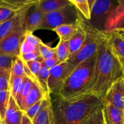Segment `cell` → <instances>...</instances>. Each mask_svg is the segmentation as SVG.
Instances as JSON below:
<instances>
[{"label":"cell","mask_w":124,"mask_h":124,"mask_svg":"<svg viewBox=\"0 0 124 124\" xmlns=\"http://www.w3.org/2000/svg\"><path fill=\"white\" fill-rule=\"evenodd\" d=\"M49 69L42 64L38 77L37 79V84L42 91L47 94H50L48 88V80L49 77Z\"/></svg>","instance_id":"25"},{"label":"cell","mask_w":124,"mask_h":124,"mask_svg":"<svg viewBox=\"0 0 124 124\" xmlns=\"http://www.w3.org/2000/svg\"><path fill=\"white\" fill-rule=\"evenodd\" d=\"M27 10L16 13L9 19L0 24V42L13 32L18 26L24 23Z\"/></svg>","instance_id":"12"},{"label":"cell","mask_w":124,"mask_h":124,"mask_svg":"<svg viewBox=\"0 0 124 124\" xmlns=\"http://www.w3.org/2000/svg\"><path fill=\"white\" fill-rule=\"evenodd\" d=\"M124 75V66L110 52L105 39L97 51L93 75L87 93L102 98L111 85Z\"/></svg>","instance_id":"2"},{"label":"cell","mask_w":124,"mask_h":124,"mask_svg":"<svg viewBox=\"0 0 124 124\" xmlns=\"http://www.w3.org/2000/svg\"><path fill=\"white\" fill-rule=\"evenodd\" d=\"M0 119H1V118H0Z\"/></svg>","instance_id":"41"},{"label":"cell","mask_w":124,"mask_h":124,"mask_svg":"<svg viewBox=\"0 0 124 124\" xmlns=\"http://www.w3.org/2000/svg\"><path fill=\"white\" fill-rule=\"evenodd\" d=\"M21 124H33L31 120H30V119L27 117V116L24 113V115L23 116V117H22Z\"/></svg>","instance_id":"38"},{"label":"cell","mask_w":124,"mask_h":124,"mask_svg":"<svg viewBox=\"0 0 124 124\" xmlns=\"http://www.w3.org/2000/svg\"><path fill=\"white\" fill-rule=\"evenodd\" d=\"M24 78L17 77L10 73L9 80V91L10 94L15 100L17 95L19 93L20 88L23 84Z\"/></svg>","instance_id":"28"},{"label":"cell","mask_w":124,"mask_h":124,"mask_svg":"<svg viewBox=\"0 0 124 124\" xmlns=\"http://www.w3.org/2000/svg\"><path fill=\"white\" fill-rule=\"evenodd\" d=\"M85 37V33L79 22L78 18L76 30L75 34L69 41V53H70L69 58L76 54L80 50L83 45Z\"/></svg>","instance_id":"18"},{"label":"cell","mask_w":124,"mask_h":124,"mask_svg":"<svg viewBox=\"0 0 124 124\" xmlns=\"http://www.w3.org/2000/svg\"><path fill=\"white\" fill-rule=\"evenodd\" d=\"M59 64H60V63L59 62V61L58 60L56 56L52 58H50V59L44 60V61L42 62V64H43L44 66L48 68L49 70Z\"/></svg>","instance_id":"37"},{"label":"cell","mask_w":124,"mask_h":124,"mask_svg":"<svg viewBox=\"0 0 124 124\" xmlns=\"http://www.w3.org/2000/svg\"><path fill=\"white\" fill-rule=\"evenodd\" d=\"M102 110L105 124H124V110L106 103H103Z\"/></svg>","instance_id":"15"},{"label":"cell","mask_w":124,"mask_h":124,"mask_svg":"<svg viewBox=\"0 0 124 124\" xmlns=\"http://www.w3.org/2000/svg\"><path fill=\"white\" fill-rule=\"evenodd\" d=\"M124 1H117L105 22L103 31L108 33L115 30H124Z\"/></svg>","instance_id":"11"},{"label":"cell","mask_w":124,"mask_h":124,"mask_svg":"<svg viewBox=\"0 0 124 124\" xmlns=\"http://www.w3.org/2000/svg\"><path fill=\"white\" fill-rule=\"evenodd\" d=\"M103 103L124 110V76L111 85L102 98Z\"/></svg>","instance_id":"9"},{"label":"cell","mask_w":124,"mask_h":124,"mask_svg":"<svg viewBox=\"0 0 124 124\" xmlns=\"http://www.w3.org/2000/svg\"><path fill=\"white\" fill-rule=\"evenodd\" d=\"M11 70L0 69V91L9 90Z\"/></svg>","instance_id":"32"},{"label":"cell","mask_w":124,"mask_h":124,"mask_svg":"<svg viewBox=\"0 0 124 124\" xmlns=\"http://www.w3.org/2000/svg\"><path fill=\"white\" fill-rule=\"evenodd\" d=\"M23 24L24 23L18 26L0 42V54L19 56L21 45L26 32Z\"/></svg>","instance_id":"7"},{"label":"cell","mask_w":124,"mask_h":124,"mask_svg":"<svg viewBox=\"0 0 124 124\" xmlns=\"http://www.w3.org/2000/svg\"><path fill=\"white\" fill-rule=\"evenodd\" d=\"M32 10L29 8L24 21V27L25 31L33 33L38 30L40 23L42 21L44 14L42 13L35 5L31 7Z\"/></svg>","instance_id":"14"},{"label":"cell","mask_w":124,"mask_h":124,"mask_svg":"<svg viewBox=\"0 0 124 124\" xmlns=\"http://www.w3.org/2000/svg\"><path fill=\"white\" fill-rule=\"evenodd\" d=\"M78 20L85 33L84 41L80 50L73 56L70 57L67 61L75 67L86 59L95 55L102 42L106 39L107 33L98 30L86 19L77 10Z\"/></svg>","instance_id":"4"},{"label":"cell","mask_w":124,"mask_h":124,"mask_svg":"<svg viewBox=\"0 0 124 124\" xmlns=\"http://www.w3.org/2000/svg\"><path fill=\"white\" fill-rule=\"evenodd\" d=\"M56 48V54L59 63L67 61L70 53L69 48V41L59 40Z\"/></svg>","instance_id":"26"},{"label":"cell","mask_w":124,"mask_h":124,"mask_svg":"<svg viewBox=\"0 0 124 124\" xmlns=\"http://www.w3.org/2000/svg\"><path fill=\"white\" fill-rule=\"evenodd\" d=\"M24 68L23 61L19 58V57H17L12 62L10 73L17 77L24 78L25 76Z\"/></svg>","instance_id":"29"},{"label":"cell","mask_w":124,"mask_h":124,"mask_svg":"<svg viewBox=\"0 0 124 124\" xmlns=\"http://www.w3.org/2000/svg\"><path fill=\"white\" fill-rule=\"evenodd\" d=\"M76 67L65 61L49 70L48 88L50 94L58 95L64 81Z\"/></svg>","instance_id":"6"},{"label":"cell","mask_w":124,"mask_h":124,"mask_svg":"<svg viewBox=\"0 0 124 124\" xmlns=\"http://www.w3.org/2000/svg\"><path fill=\"white\" fill-rule=\"evenodd\" d=\"M24 62L25 63L27 67L29 68L31 75L34 76L35 79H36V82H37L38 77L40 69L42 66V63L38 61H28Z\"/></svg>","instance_id":"35"},{"label":"cell","mask_w":124,"mask_h":124,"mask_svg":"<svg viewBox=\"0 0 124 124\" xmlns=\"http://www.w3.org/2000/svg\"><path fill=\"white\" fill-rule=\"evenodd\" d=\"M105 124V122H104V124Z\"/></svg>","instance_id":"40"},{"label":"cell","mask_w":124,"mask_h":124,"mask_svg":"<svg viewBox=\"0 0 124 124\" xmlns=\"http://www.w3.org/2000/svg\"><path fill=\"white\" fill-rule=\"evenodd\" d=\"M51 104V98L50 97L44 98L41 99L30 107L24 112V113L27 116V117L32 121L34 117L46 107L48 106Z\"/></svg>","instance_id":"23"},{"label":"cell","mask_w":124,"mask_h":124,"mask_svg":"<svg viewBox=\"0 0 124 124\" xmlns=\"http://www.w3.org/2000/svg\"><path fill=\"white\" fill-rule=\"evenodd\" d=\"M78 18L77 9L71 4L64 8L44 15L38 30H53L61 25L75 24Z\"/></svg>","instance_id":"5"},{"label":"cell","mask_w":124,"mask_h":124,"mask_svg":"<svg viewBox=\"0 0 124 124\" xmlns=\"http://www.w3.org/2000/svg\"><path fill=\"white\" fill-rule=\"evenodd\" d=\"M96 58V54L77 65L64 81L58 96L69 98L87 93L93 75Z\"/></svg>","instance_id":"3"},{"label":"cell","mask_w":124,"mask_h":124,"mask_svg":"<svg viewBox=\"0 0 124 124\" xmlns=\"http://www.w3.org/2000/svg\"><path fill=\"white\" fill-rule=\"evenodd\" d=\"M39 51L41 56L44 60L50 59L56 56V48H52L45 44L43 42L39 46Z\"/></svg>","instance_id":"33"},{"label":"cell","mask_w":124,"mask_h":124,"mask_svg":"<svg viewBox=\"0 0 124 124\" xmlns=\"http://www.w3.org/2000/svg\"><path fill=\"white\" fill-rule=\"evenodd\" d=\"M38 0H0V6L6 7L15 13L27 10Z\"/></svg>","instance_id":"19"},{"label":"cell","mask_w":124,"mask_h":124,"mask_svg":"<svg viewBox=\"0 0 124 124\" xmlns=\"http://www.w3.org/2000/svg\"><path fill=\"white\" fill-rule=\"evenodd\" d=\"M24 114V111L21 110L15 99L10 94L8 106L2 123V124H21Z\"/></svg>","instance_id":"13"},{"label":"cell","mask_w":124,"mask_h":124,"mask_svg":"<svg viewBox=\"0 0 124 124\" xmlns=\"http://www.w3.org/2000/svg\"><path fill=\"white\" fill-rule=\"evenodd\" d=\"M19 57L24 62L38 61L42 63L44 61V59L40 54L39 50L31 53H26V54H20Z\"/></svg>","instance_id":"34"},{"label":"cell","mask_w":124,"mask_h":124,"mask_svg":"<svg viewBox=\"0 0 124 124\" xmlns=\"http://www.w3.org/2000/svg\"><path fill=\"white\" fill-rule=\"evenodd\" d=\"M116 3L117 1L111 0H95L90 11V23L98 30L103 31L105 21Z\"/></svg>","instance_id":"8"},{"label":"cell","mask_w":124,"mask_h":124,"mask_svg":"<svg viewBox=\"0 0 124 124\" xmlns=\"http://www.w3.org/2000/svg\"><path fill=\"white\" fill-rule=\"evenodd\" d=\"M48 97H50V96L45 93L36 82H33L31 90L21 105V110L25 112L29 108L41 101V99Z\"/></svg>","instance_id":"16"},{"label":"cell","mask_w":124,"mask_h":124,"mask_svg":"<svg viewBox=\"0 0 124 124\" xmlns=\"http://www.w3.org/2000/svg\"><path fill=\"white\" fill-rule=\"evenodd\" d=\"M71 4L69 0H38L35 5L43 14L46 15Z\"/></svg>","instance_id":"17"},{"label":"cell","mask_w":124,"mask_h":124,"mask_svg":"<svg viewBox=\"0 0 124 124\" xmlns=\"http://www.w3.org/2000/svg\"><path fill=\"white\" fill-rule=\"evenodd\" d=\"M103 107V106H102ZM102 107L94 111L82 124H103L104 116H103Z\"/></svg>","instance_id":"31"},{"label":"cell","mask_w":124,"mask_h":124,"mask_svg":"<svg viewBox=\"0 0 124 124\" xmlns=\"http://www.w3.org/2000/svg\"><path fill=\"white\" fill-rule=\"evenodd\" d=\"M53 124H82L94 111L103 106L102 98L85 93L69 98L58 96L51 99Z\"/></svg>","instance_id":"1"},{"label":"cell","mask_w":124,"mask_h":124,"mask_svg":"<svg viewBox=\"0 0 124 124\" xmlns=\"http://www.w3.org/2000/svg\"><path fill=\"white\" fill-rule=\"evenodd\" d=\"M10 92L9 90L0 91V118L3 121L5 113L8 106Z\"/></svg>","instance_id":"30"},{"label":"cell","mask_w":124,"mask_h":124,"mask_svg":"<svg viewBox=\"0 0 124 124\" xmlns=\"http://www.w3.org/2000/svg\"><path fill=\"white\" fill-rule=\"evenodd\" d=\"M15 12L6 7L0 6V24L4 23L16 14Z\"/></svg>","instance_id":"36"},{"label":"cell","mask_w":124,"mask_h":124,"mask_svg":"<svg viewBox=\"0 0 124 124\" xmlns=\"http://www.w3.org/2000/svg\"><path fill=\"white\" fill-rule=\"evenodd\" d=\"M69 1L86 19L88 21L90 19V9L87 0H69Z\"/></svg>","instance_id":"27"},{"label":"cell","mask_w":124,"mask_h":124,"mask_svg":"<svg viewBox=\"0 0 124 124\" xmlns=\"http://www.w3.org/2000/svg\"><path fill=\"white\" fill-rule=\"evenodd\" d=\"M42 41L33 33L25 32L20 48V54H26L39 50V46Z\"/></svg>","instance_id":"20"},{"label":"cell","mask_w":124,"mask_h":124,"mask_svg":"<svg viewBox=\"0 0 124 124\" xmlns=\"http://www.w3.org/2000/svg\"><path fill=\"white\" fill-rule=\"evenodd\" d=\"M33 124H53L52 103L41 110L32 120Z\"/></svg>","instance_id":"21"},{"label":"cell","mask_w":124,"mask_h":124,"mask_svg":"<svg viewBox=\"0 0 124 124\" xmlns=\"http://www.w3.org/2000/svg\"><path fill=\"white\" fill-rule=\"evenodd\" d=\"M77 22L75 24L61 25L54 29L53 31H55L58 34L60 40L69 41L76 31L77 28Z\"/></svg>","instance_id":"22"},{"label":"cell","mask_w":124,"mask_h":124,"mask_svg":"<svg viewBox=\"0 0 124 124\" xmlns=\"http://www.w3.org/2000/svg\"><path fill=\"white\" fill-rule=\"evenodd\" d=\"M33 84V82L31 79L28 78L26 76H24V78H23V84H22L20 90H19V93L18 94L15 99V101L16 102L17 104L19 107V108L21 107V105L23 101L24 100L26 96L27 95L28 93L31 90Z\"/></svg>","instance_id":"24"},{"label":"cell","mask_w":124,"mask_h":124,"mask_svg":"<svg viewBox=\"0 0 124 124\" xmlns=\"http://www.w3.org/2000/svg\"><path fill=\"white\" fill-rule=\"evenodd\" d=\"M106 41L110 52L124 66V30L108 32Z\"/></svg>","instance_id":"10"},{"label":"cell","mask_w":124,"mask_h":124,"mask_svg":"<svg viewBox=\"0 0 124 124\" xmlns=\"http://www.w3.org/2000/svg\"><path fill=\"white\" fill-rule=\"evenodd\" d=\"M0 124H2V121H1V119H0Z\"/></svg>","instance_id":"39"}]
</instances>
